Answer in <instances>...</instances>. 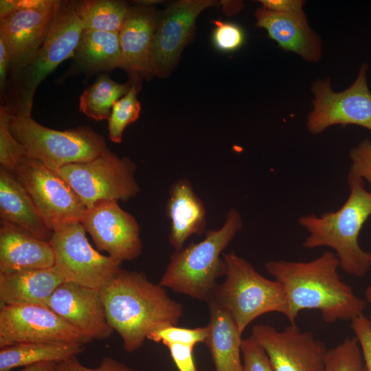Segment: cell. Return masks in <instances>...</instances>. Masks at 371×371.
Wrapping results in <instances>:
<instances>
[{
	"mask_svg": "<svg viewBox=\"0 0 371 371\" xmlns=\"http://www.w3.org/2000/svg\"><path fill=\"white\" fill-rule=\"evenodd\" d=\"M339 260L333 251H326L307 262L271 260L267 272L282 284L288 304L286 318L295 324L305 309L320 312L328 324L352 320L363 315L368 302L359 297L338 273Z\"/></svg>",
	"mask_w": 371,
	"mask_h": 371,
	"instance_id": "1",
	"label": "cell"
},
{
	"mask_svg": "<svg viewBox=\"0 0 371 371\" xmlns=\"http://www.w3.org/2000/svg\"><path fill=\"white\" fill-rule=\"evenodd\" d=\"M100 291L108 323L126 352L141 348L155 330L177 326L183 313L182 304L143 272L121 269Z\"/></svg>",
	"mask_w": 371,
	"mask_h": 371,
	"instance_id": "2",
	"label": "cell"
},
{
	"mask_svg": "<svg viewBox=\"0 0 371 371\" xmlns=\"http://www.w3.org/2000/svg\"><path fill=\"white\" fill-rule=\"evenodd\" d=\"M350 193L344 205L319 216H302L299 224L308 233L302 246L306 249L327 247L335 251L341 269L350 276L362 277L371 267V254L358 241L359 232L371 215V191L364 181L348 173Z\"/></svg>",
	"mask_w": 371,
	"mask_h": 371,
	"instance_id": "3",
	"label": "cell"
},
{
	"mask_svg": "<svg viewBox=\"0 0 371 371\" xmlns=\"http://www.w3.org/2000/svg\"><path fill=\"white\" fill-rule=\"evenodd\" d=\"M242 227L240 213L231 208L221 227L207 230L203 240L170 255L159 284L207 303L218 285L216 280L225 276L223 252Z\"/></svg>",
	"mask_w": 371,
	"mask_h": 371,
	"instance_id": "4",
	"label": "cell"
},
{
	"mask_svg": "<svg viewBox=\"0 0 371 371\" xmlns=\"http://www.w3.org/2000/svg\"><path fill=\"white\" fill-rule=\"evenodd\" d=\"M83 30L73 1H61L45 41L34 58L10 77L8 102L3 104L10 113L31 115L38 85L60 63L74 58Z\"/></svg>",
	"mask_w": 371,
	"mask_h": 371,
	"instance_id": "5",
	"label": "cell"
},
{
	"mask_svg": "<svg viewBox=\"0 0 371 371\" xmlns=\"http://www.w3.org/2000/svg\"><path fill=\"white\" fill-rule=\"evenodd\" d=\"M225 280L218 284L211 300L227 311L243 333L259 316L276 312L286 317L287 298L282 284L262 276L254 266L234 251L223 253Z\"/></svg>",
	"mask_w": 371,
	"mask_h": 371,
	"instance_id": "6",
	"label": "cell"
},
{
	"mask_svg": "<svg viewBox=\"0 0 371 371\" xmlns=\"http://www.w3.org/2000/svg\"><path fill=\"white\" fill-rule=\"evenodd\" d=\"M8 113L10 131L26 155L53 170L92 160L108 149L104 137L89 126L58 131L40 124L31 115Z\"/></svg>",
	"mask_w": 371,
	"mask_h": 371,
	"instance_id": "7",
	"label": "cell"
},
{
	"mask_svg": "<svg viewBox=\"0 0 371 371\" xmlns=\"http://www.w3.org/2000/svg\"><path fill=\"white\" fill-rule=\"evenodd\" d=\"M136 165L109 148L96 158L65 166L56 172L69 185L87 208L104 200L135 198L140 192L135 179Z\"/></svg>",
	"mask_w": 371,
	"mask_h": 371,
	"instance_id": "8",
	"label": "cell"
},
{
	"mask_svg": "<svg viewBox=\"0 0 371 371\" xmlns=\"http://www.w3.org/2000/svg\"><path fill=\"white\" fill-rule=\"evenodd\" d=\"M368 70V65L362 64L355 81L340 92L333 90L330 78L313 82V108L306 122L309 133L319 135L335 125H356L371 131V91Z\"/></svg>",
	"mask_w": 371,
	"mask_h": 371,
	"instance_id": "9",
	"label": "cell"
},
{
	"mask_svg": "<svg viewBox=\"0 0 371 371\" xmlns=\"http://www.w3.org/2000/svg\"><path fill=\"white\" fill-rule=\"evenodd\" d=\"M12 172L27 191L53 232L81 222L87 208L56 171L26 155Z\"/></svg>",
	"mask_w": 371,
	"mask_h": 371,
	"instance_id": "10",
	"label": "cell"
},
{
	"mask_svg": "<svg viewBox=\"0 0 371 371\" xmlns=\"http://www.w3.org/2000/svg\"><path fill=\"white\" fill-rule=\"evenodd\" d=\"M80 222L53 232L54 267L65 282L100 290L120 271L121 262L93 248Z\"/></svg>",
	"mask_w": 371,
	"mask_h": 371,
	"instance_id": "11",
	"label": "cell"
},
{
	"mask_svg": "<svg viewBox=\"0 0 371 371\" xmlns=\"http://www.w3.org/2000/svg\"><path fill=\"white\" fill-rule=\"evenodd\" d=\"M90 341L47 306L32 304L1 306V348L23 343L85 346Z\"/></svg>",
	"mask_w": 371,
	"mask_h": 371,
	"instance_id": "12",
	"label": "cell"
},
{
	"mask_svg": "<svg viewBox=\"0 0 371 371\" xmlns=\"http://www.w3.org/2000/svg\"><path fill=\"white\" fill-rule=\"evenodd\" d=\"M16 10L0 19V36L11 57L10 76L25 67L42 45L61 1H15Z\"/></svg>",
	"mask_w": 371,
	"mask_h": 371,
	"instance_id": "13",
	"label": "cell"
},
{
	"mask_svg": "<svg viewBox=\"0 0 371 371\" xmlns=\"http://www.w3.org/2000/svg\"><path fill=\"white\" fill-rule=\"evenodd\" d=\"M98 251L122 262L142 252L140 227L136 218L120 207L118 201L104 200L88 208L81 221Z\"/></svg>",
	"mask_w": 371,
	"mask_h": 371,
	"instance_id": "14",
	"label": "cell"
},
{
	"mask_svg": "<svg viewBox=\"0 0 371 371\" xmlns=\"http://www.w3.org/2000/svg\"><path fill=\"white\" fill-rule=\"evenodd\" d=\"M251 336L267 352L275 371H324L328 350L324 342L295 324L282 330L254 325Z\"/></svg>",
	"mask_w": 371,
	"mask_h": 371,
	"instance_id": "15",
	"label": "cell"
},
{
	"mask_svg": "<svg viewBox=\"0 0 371 371\" xmlns=\"http://www.w3.org/2000/svg\"><path fill=\"white\" fill-rule=\"evenodd\" d=\"M213 0H181L160 12L151 52V74L164 76L174 67L192 36L198 16Z\"/></svg>",
	"mask_w": 371,
	"mask_h": 371,
	"instance_id": "16",
	"label": "cell"
},
{
	"mask_svg": "<svg viewBox=\"0 0 371 371\" xmlns=\"http://www.w3.org/2000/svg\"><path fill=\"white\" fill-rule=\"evenodd\" d=\"M47 307L91 341L108 339L114 332L108 323L100 290L64 282L52 295Z\"/></svg>",
	"mask_w": 371,
	"mask_h": 371,
	"instance_id": "17",
	"label": "cell"
},
{
	"mask_svg": "<svg viewBox=\"0 0 371 371\" xmlns=\"http://www.w3.org/2000/svg\"><path fill=\"white\" fill-rule=\"evenodd\" d=\"M256 25L283 50L297 54L310 63L322 57L320 36L311 27L304 12L281 14L260 7L255 12Z\"/></svg>",
	"mask_w": 371,
	"mask_h": 371,
	"instance_id": "18",
	"label": "cell"
},
{
	"mask_svg": "<svg viewBox=\"0 0 371 371\" xmlns=\"http://www.w3.org/2000/svg\"><path fill=\"white\" fill-rule=\"evenodd\" d=\"M160 12L146 5L131 7L118 33L122 67L129 74H151V52Z\"/></svg>",
	"mask_w": 371,
	"mask_h": 371,
	"instance_id": "19",
	"label": "cell"
},
{
	"mask_svg": "<svg viewBox=\"0 0 371 371\" xmlns=\"http://www.w3.org/2000/svg\"><path fill=\"white\" fill-rule=\"evenodd\" d=\"M50 242L8 223L0 228V273L54 266Z\"/></svg>",
	"mask_w": 371,
	"mask_h": 371,
	"instance_id": "20",
	"label": "cell"
},
{
	"mask_svg": "<svg viewBox=\"0 0 371 371\" xmlns=\"http://www.w3.org/2000/svg\"><path fill=\"white\" fill-rule=\"evenodd\" d=\"M166 214L170 221L168 241L178 251L192 235L205 232L206 210L190 181L178 179L171 186L166 203Z\"/></svg>",
	"mask_w": 371,
	"mask_h": 371,
	"instance_id": "21",
	"label": "cell"
},
{
	"mask_svg": "<svg viewBox=\"0 0 371 371\" xmlns=\"http://www.w3.org/2000/svg\"><path fill=\"white\" fill-rule=\"evenodd\" d=\"M65 280L54 267L0 273L1 306L32 304L47 306Z\"/></svg>",
	"mask_w": 371,
	"mask_h": 371,
	"instance_id": "22",
	"label": "cell"
},
{
	"mask_svg": "<svg viewBox=\"0 0 371 371\" xmlns=\"http://www.w3.org/2000/svg\"><path fill=\"white\" fill-rule=\"evenodd\" d=\"M0 215L1 222L14 225L34 236L50 241L53 231L47 226L34 201L16 177L0 168Z\"/></svg>",
	"mask_w": 371,
	"mask_h": 371,
	"instance_id": "23",
	"label": "cell"
},
{
	"mask_svg": "<svg viewBox=\"0 0 371 371\" xmlns=\"http://www.w3.org/2000/svg\"><path fill=\"white\" fill-rule=\"evenodd\" d=\"M210 307V332L205 342L216 371H243L242 334L231 315L213 302Z\"/></svg>",
	"mask_w": 371,
	"mask_h": 371,
	"instance_id": "24",
	"label": "cell"
},
{
	"mask_svg": "<svg viewBox=\"0 0 371 371\" xmlns=\"http://www.w3.org/2000/svg\"><path fill=\"white\" fill-rule=\"evenodd\" d=\"M74 58L81 69L91 72L121 68L118 33L83 30Z\"/></svg>",
	"mask_w": 371,
	"mask_h": 371,
	"instance_id": "25",
	"label": "cell"
},
{
	"mask_svg": "<svg viewBox=\"0 0 371 371\" xmlns=\"http://www.w3.org/2000/svg\"><path fill=\"white\" fill-rule=\"evenodd\" d=\"M85 346L56 343H23L1 348L0 371L46 362H62L77 356Z\"/></svg>",
	"mask_w": 371,
	"mask_h": 371,
	"instance_id": "26",
	"label": "cell"
},
{
	"mask_svg": "<svg viewBox=\"0 0 371 371\" xmlns=\"http://www.w3.org/2000/svg\"><path fill=\"white\" fill-rule=\"evenodd\" d=\"M84 30L119 33L130 10L125 2L114 0L73 1Z\"/></svg>",
	"mask_w": 371,
	"mask_h": 371,
	"instance_id": "27",
	"label": "cell"
},
{
	"mask_svg": "<svg viewBox=\"0 0 371 371\" xmlns=\"http://www.w3.org/2000/svg\"><path fill=\"white\" fill-rule=\"evenodd\" d=\"M129 88V81L124 84L117 83L106 74L100 75L81 94L79 109L92 120H109L113 104L128 92Z\"/></svg>",
	"mask_w": 371,
	"mask_h": 371,
	"instance_id": "28",
	"label": "cell"
},
{
	"mask_svg": "<svg viewBox=\"0 0 371 371\" xmlns=\"http://www.w3.org/2000/svg\"><path fill=\"white\" fill-rule=\"evenodd\" d=\"M141 75L130 74L128 92L113 104L108 120L109 137L112 142L120 143L124 130L135 122L139 115L141 104L137 99L140 89Z\"/></svg>",
	"mask_w": 371,
	"mask_h": 371,
	"instance_id": "29",
	"label": "cell"
},
{
	"mask_svg": "<svg viewBox=\"0 0 371 371\" xmlns=\"http://www.w3.org/2000/svg\"><path fill=\"white\" fill-rule=\"evenodd\" d=\"M324 371H367L355 337H348L328 350Z\"/></svg>",
	"mask_w": 371,
	"mask_h": 371,
	"instance_id": "30",
	"label": "cell"
},
{
	"mask_svg": "<svg viewBox=\"0 0 371 371\" xmlns=\"http://www.w3.org/2000/svg\"><path fill=\"white\" fill-rule=\"evenodd\" d=\"M8 118V111L3 104L0 108V164L12 172L26 154L21 144L12 135Z\"/></svg>",
	"mask_w": 371,
	"mask_h": 371,
	"instance_id": "31",
	"label": "cell"
},
{
	"mask_svg": "<svg viewBox=\"0 0 371 371\" xmlns=\"http://www.w3.org/2000/svg\"><path fill=\"white\" fill-rule=\"evenodd\" d=\"M209 332L208 325L194 328L168 326L151 333L148 339L156 343L162 342L164 344L171 343L195 346L198 343L205 344Z\"/></svg>",
	"mask_w": 371,
	"mask_h": 371,
	"instance_id": "32",
	"label": "cell"
},
{
	"mask_svg": "<svg viewBox=\"0 0 371 371\" xmlns=\"http://www.w3.org/2000/svg\"><path fill=\"white\" fill-rule=\"evenodd\" d=\"M212 33V43L219 51L233 52L240 49L245 42V34L238 24L216 20Z\"/></svg>",
	"mask_w": 371,
	"mask_h": 371,
	"instance_id": "33",
	"label": "cell"
},
{
	"mask_svg": "<svg viewBox=\"0 0 371 371\" xmlns=\"http://www.w3.org/2000/svg\"><path fill=\"white\" fill-rule=\"evenodd\" d=\"M243 371H275L261 345L250 336L241 341Z\"/></svg>",
	"mask_w": 371,
	"mask_h": 371,
	"instance_id": "34",
	"label": "cell"
},
{
	"mask_svg": "<svg viewBox=\"0 0 371 371\" xmlns=\"http://www.w3.org/2000/svg\"><path fill=\"white\" fill-rule=\"evenodd\" d=\"M349 174L366 180L371 191V141L365 139L350 151Z\"/></svg>",
	"mask_w": 371,
	"mask_h": 371,
	"instance_id": "35",
	"label": "cell"
},
{
	"mask_svg": "<svg viewBox=\"0 0 371 371\" xmlns=\"http://www.w3.org/2000/svg\"><path fill=\"white\" fill-rule=\"evenodd\" d=\"M350 327L359 341L367 371H371V322L361 315L351 320Z\"/></svg>",
	"mask_w": 371,
	"mask_h": 371,
	"instance_id": "36",
	"label": "cell"
},
{
	"mask_svg": "<svg viewBox=\"0 0 371 371\" xmlns=\"http://www.w3.org/2000/svg\"><path fill=\"white\" fill-rule=\"evenodd\" d=\"M63 371H135L126 364L110 357H104L97 368L82 365L76 356L61 362Z\"/></svg>",
	"mask_w": 371,
	"mask_h": 371,
	"instance_id": "37",
	"label": "cell"
},
{
	"mask_svg": "<svg viewBox=\"0 0 371 371\" xmlns=\"http://www.w3.org/2000/svg\"><path fill=\"white\" fill-rule=\"evenodd\" d=\"M164 345L168 348L171 358L179 371H198L193 357L194 346L171 343Z\"/></svg>",
	"mask_w": 371,
	"mask_h": 371,
	"instance_id": "38",
	"label": "cell"
},
{
	"mask_svg": "<svg viewBox=\"0 0 371 371\" xmlns=\"http://www.w3.org/2000/svg\"><path fill=\"white\" fill-rule=\"evenodd\" d=\"M262 7L281 14L303 13L305 1L303 0H260Z\"/></svg>",
	"mask_w": 371,
	"mask_h": 371,
	"instance_id": "39",
	"label": "cell"
},
{
	"mask_svg": "<svg viewBox=\"0 0 371 371\" xmlns=\"http://www.w3.org/2000/svg\"><path fill=\"white\" fill-rule=\"evenodd\" d=\"M10 64L11 57L9 49L3 38L0 36V88L1 92H4L8 86L7 78Z\"/></svg>",
	"mask_w": 371,
	"mask_h": 371,
	"instance_id": "40",
	"label": "cell"
},
{
	"mask_svg": "<svg viewBox=\"0 0 371 371\" xmlns=\"http://www.w3.org/2000/svg\"><path fill=\"white\" fill-rule=\"evenodd\" d=\"M19 371H63L61 362L46 361L25 366Z\"/></svg>",
	"mask_w": 371,
	"mask_h": 371,
	"instance_id": "41",
	"label": "cell"
},
{
	"mask_svg": "<svg viewBox=\"0 0 371 371\" xmlns=\"http://www.w3.org/2000/svg\"><path fill=\"white\" fill-rule=\"evenodd\" d=\"M371 254V251H370ZM366 301L371 304V284L367 287L365 291Z\"/></svg>",
	"mask_w": 371,
	"mask_h": 371,
	"instance_id": "42",
	"label": "cell"
},
{
	"mask_svg": "<svg viewBox=\"0 0 371 371\" xmlns=\"http://www.w3.org/2000/svg\"><path fill=\"white\" fill-rule=\"evenodd\" d=\"M368 319H369L370 322H371V312H370V315H369Z\"/></svg>",
	"mask_w": 371,
	"mask_h": 371,
	"instance_id": "43",
	"label": "cell"
}]
</instances>
